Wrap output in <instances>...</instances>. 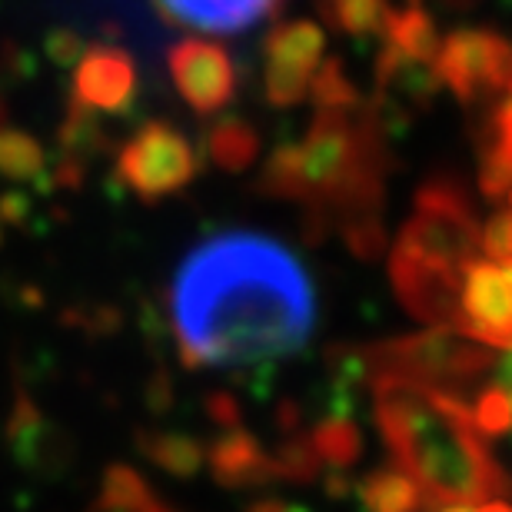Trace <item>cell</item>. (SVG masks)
I'll list each match as a JSON object with an SVG mask.
<instances>
[{
    "label": "cell",
    "instance_id": "18",
    "mask_svg": "<svg viewBox=\"0 0 512 512\" xmlns=\"http://www.w3.org/2000/svg\"><path fill=\"white\" fill-rule=\"evenodd\" d=\"M313 449L326 463L343 466V463H353L356 453H360V436H356V429L350 423H326L316 429Z\"/></svg>",
    "mask_w": 512,
    "mask_h": 512
},
{
    "label": "cell",
    "instance_id": "21",
    "mask_svg": "<svg viewBox=\"0 0 512 512\" xmlns=\"http://www.w3.org/2000/svg\"><path fill=\"white\" fill-rule=\"evenodd\" d=\"M483 150H493L503 160L512 163V90H506L503 107L496 110L493 127H489V137L483 140Z\"/></svg>",
    "mask_w": 512,
    "mask_h": 512
},
{
    "label": "cell",
    "instance_id": "22",
    "mask_svg": "<svg viewBox=\"0 0 512 512\" xmlns=\"http://www.w3.org/2000/svg\"><path fill=\"white\" fill-rule=\"evenodd\" d=\"M476 4H479V0H439V7H443V10H469Z\"/></svg>",
    "mask_w": 512,
    "mask_h": 512
},
{
    "label": "cell",
    "instance_id": "9",
    "mask_svg": "<svg viewBox=\"0 0 512 512\" xmlns=\"http://www.w3.org/2000/svg\"><path fill=\"white\" fill-rule=\"evenodd\" d=\"M170 80L177 87L180 100L193 114L210 117L220 114L237 94V70H233L230 54L213 40L187 37L170 47L167 57Z\"/></svg>",
    "mask_w": 512,
    "mask_h": 512
},
{
    "label": "cell",
    "instance_id": "11",
    "mask_svg": "<svg viewBox=\"0 0 512 512\" xmlns=\"http://www.w3.org/2000/svg\"><path fill=\"white\" fill-rule=\"evenodd\" d=\"M137 94L133 57L117 47H94L80 57L74 74V100L80 110L124 114Z\"/></svg>",
    "mask_w": 512,
    "mask_h": 512
},
{
    "label": "cell",
    "instance_id": "24",
    "mask_svg": "<svg viewBox=\"0 0 512 512\" xmlns=\"http://www.w3.org/2000/svg\"><path fill=\"white\" fill-rule=\"evenodd\" d=\"M256 512H296V509H283V506L270 503V506H263V509H256Z\"/></svg>",
    "mask_w": 512,
    "mask_h": 512
},
{
    "label": "cell",
    "instance_id": "5",
    "mask_svg": "<svg viewBox=\"0 0 512 512\" xmlns=\"http://www.w3.org/2000/svg\"><path fill=\"white\" fill-rule=\"evenodd\" d=\"M200 157L177 127L150 120L117 153V180L143 203H160L197 177Z\"/></svg>",
    "mask_w": 512,
    "mask_h": 512
},
{
    "label": "cell",
    "instance_id": "20",
    "mask_svg": "<svg viewBox=\"0 0 512 512\" xmlns=\"http://www.w3.org/2000/svg\"><path fill=\"white\" fill-rule=\"evenodd\" d=\"M479 247H483L486 260L512 263V213L509 210H499L496 217L479 230Z\"/></svg>",
    "mask_w": 512,
    "mask_h": 512
},
{
    "label": "cell",
    "instance_id": "19",
    "mask_svg": "<svg viewBox=\"0 0 512 512\" xmlns=\"http://www.w3.org/2000/svg\"><path fill=\"white\" fill-rule=\"evenodd\" d=\"M469 409H473L479 433H506L512 426V399L503 386H489L486 393L476 399V406H469Z\"/></svg>",
    "mask_w": 512,
    "mask_h": 512
},
{
    "label": "cell",
    "instance_id": "23",
    "mask_svg": "<svg viewBox=\"0 0 512 512\" xmlns=\"http://www.w3.org/2000/svg\"><path fill=\"white\" fill-rule=\"evenodd\" d=\"M499 386H503L506 393H509V399H512V356L503 363V376H499Z\"/></svg>",
    "mask_w": 512,
    "mask_h": 512
},
{
    "label": "cell",
    "instance_id": "6",
    "mask_svg": "<svg viewBox=\"0 0 512 512\" xmlns=\"http://www.w3.org/2000/svg\"><path fill=\"white\" fill-rule=\"evenodd\" d=\"M439 84L463 104L512 90V44L493 30H453L433 57Z\"/></svg>",
    "mask_w": 512,
    "mask_h": 512
},
{
    "label": "cell",
    "instance_id": "2",
    "mask_svg": "<svg viewBox=\"0 0 512 512\" xmlns=\"http://www.w3.org/2000/svg\"><path fill=\"white\" fill-rule=\"evenodd\" d=\"M373 393L386 443L423 499L476 506L503 493L506 476L486 453L469 403L406 376H376Z\"/></svg>",
    "mask_w": 512,
    "mask_h": 512
},
{
    "label": "cell",
    "instance_id": "7",
    "mask_svg": "<svg viewBox=\"0 0 512 512\" xmlns=\"http://www.w3.org/2000/svg\"><path fill=\"white\" fill-rule=\"evenodd\" d=\"M323 50L326 34L313 20H286L266 34L263 90L270 107H296L310 94V80L323 64Z\"/></svg>",
    "mask_w": 512,
    "mask_h": 512
},
{
    "label": "cell",
    "instance_id": "13",
    "mask_svg": "<svg viewBox=\"0 0 512 512\" xmlns=\"http://www.w3.org/2000/svg\"><path fill=\"white\" fill-rule=\"evenodd\" d=\"M383 44L389 50H396L399 57L413 60V64H433V57L439 50L433 17H429L423 7H406V10H399V14H389Z\"/></svg>",
    "mask_w": 512,
    "mask_h": 512
},
{
    "label": "cell",
    "instance_id": "12",
    "mask_svg": "<svg viewBox=\"0 0 512 512\" xmlns=\"http://www.w3.org/2000/svg\"><path fill=\"white\" fill-rule=\"evenodd\" d=\"M163 20L203 34H243L273 14L283 0H153Z\"/></svg>",
    "mask_w": 512,
    "mask_h": 512
},
{
    "label": "cell",
    "instance_id": "25",
    "mask_svg": "<svg viewBox=\"0 0 512 512\" xmlns=\"http://www.w3.org/2000/svg\"><path fill=\"white\" fill-rule=\"evenodd\" d=\"M406 4H409V7H419V0H406Z\"/></svg>",
    "mask_w": 512,
    "mask_h": 512
},
{
    "label": "cell",
    "instance_id": "8",
    "mask_svg": "<svg viewBox=\"0 0 512 512\" xmlns=\"http://www.w3.org/2000/svg\"><path fill=\"white\" fill-rule=\"evenodd\" d=\"M459 336L512 350V263L473 260L459 290Z\"/></svg>",
    "mask_w": 512,
    "mask_h": 512
},
{
    "label": "cell",
    "instance_id": "14",
    "mask_svg": "<svg viewBox=\"0 0 512 512\" xmlns=\"http://www.w3.org/2000/svg\"><path fill=\"white\" fill-rule=\"evenodd\" d=\"M326 24H333L340 34L353 40H373L383 37L386 20H389V4L386 0H316Z\"/></svg>",
    "mask_w": 512,
    "mask_h": 512
},
{
    "label": "cell",
    "instance_id": "16",
    "mask_svg": "<svg viewBox=\"0 0 512 512\" xmlns=\"http://www.w3.org/2000/svg\"><path fill=\"white\" fill-rule=\"evenodd\" d=\"M370 512H416L423 506V493L403 469H380L360 489Z\"/></svg>",
    "mask_w": 512,
    "mask_h": 512
},
{
    "label": "cell",
    "instance_id": "1",
    "mask_svg": "<svg viewBox=\"0 0 512 512\" xmlns=\"http://www.w3.org/2000/svg\"><path fill=\"white\" fill-rule=\"evenodd\" d=\"M313 323L316 296L303 263L263 233L203 240L170 283V326L190 366H270L300 353Z\"/></svg>",
    "mask_w": 512,
    "mask_h": 512
},
{
    "label": "cell",
    "instance_id": "10",
    "mask_svg": "<svg viewBox=\"0 0 512 512\" xmlns=\"http://www.w3.org/2000/svg\"><path fill=\"white\" fill-rule=\"evenodd\" d=\"M389 276H393L399 303L419 320L453 330L459 326V290H463V273L453 266L423 260L416 253L393 247L389 256Z\"/></svg>",
    "mask_w": 512,
    "mask_h": 512
},
{
    "label": "cell",
    "instance_id": "15",
    "mask_svg": "<svg viewBox=\"0 0 512 512\" xmlns=\"http://www.w3.org/2000/svg\"><path fill=\"white\" fill-rule=\"evenodd\" d=\"M207 153L220 170L240 173L253 167V160L260 157V137L247 120L227 117L220 124H213L207 133Z\"/></svg>",
    "mask_w": 512,
    "mask_h": 512
},
{
    "label": "cell",
    "instance_id": "3",
    "mask_svg": "<svg viewBox=\"0 0 512 512\" xmlns=\"http://www.w3.org/2000/svg\"><path fill=\"white\" fill-rule=\"evenodd\" d=\"M396 247L463 273L479 247V223L466 190L449 177L426 180L416 190V213L399 233Z\"/></svg>",
    "mask_w": 512,
    "mask_h": 512
},
{
    "label": "cell",
    "instance_id": "17",
    "mask_svg": "<svg viewBox=\"0 0 512 512\" xmlns=\"http://www.w3.org/2000/svg\"><path fill=\"white\" fill-rule=\"evenodd\" d=\"M310 94L320 110H356L363 104L360 90L346 77L340 60H323V64L316 67V74L310 80Z\"/></svg>",
    "mask_w": 512,
    "mask_h": 512
},
{
    "label": "cell",
    "instance_id": "4",
    "mask_svg": "<svg viewBox=\"0 0 512 512\" xmlns=\"http://www.w3.org/2000/svg\"><path fill=\"white\" fill-rule=\"evenodd\" d=\"M366 363L376 376H406L416 383H466L483 376L493 363V353L483 343H473L453 330H426L416 336H399L366 353Z\"/></svg>",
    "mask_w": 512,
    "mask_h": 512
}]
</instances>
